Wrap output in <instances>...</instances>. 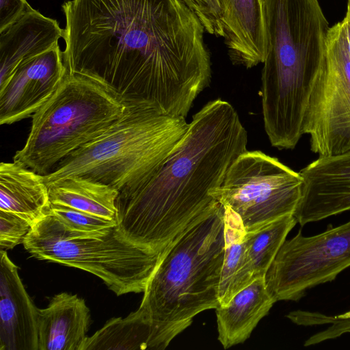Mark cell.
I'll list each match as a JSON object with an SVG mask.
<instances>
[{
	"instance_id": "obj_26",
	"label": "cell",
	"mask_w": 350,
	"mask_h": 350,
	"mask_svg": "<svg viewBox=\"0 0 350 350\" xmlns=\"http://www.w3.org/2000/svg\"><path fill=\"white\" fill-rule=\"evenodd\" d=\"M31 226L21 216L0 211V248L9 250L23 243Z\"/></svg>"
},
{
	"instance_id": "obj_10",
	"label": "cell",
	"mask_w": 350,
	"mask_h": 350,
	"mask_svg": "<svg viewBox=\"0 0 350 350\" xmlns=\"http://www.w3.org/2000/svg\"><path fill=\"white\" fill-rule=\"evenodd\" d=\"M350 267V221L310 237L301 232L284 242L267 271L275 300L297 301L316 286L331 282Z\"/></svg>"
},
{
	"instance_id": "obj_9",
	"label": "cell",
	"mask_w": 350,
	"mask_h": 350,
	"mask_svg": "<svg viewBox=\"0 0 350 350\" xmlns=\"http://www.w3.org/2000/svg\"><path fill=\"white\" fill-rule=\"evenodd\" d=\"M312 152L321 157L350 150V54L343 21L330 27L324 62L302 121Z\"/></svg>"
},
{
	"instance_id": "obj_22",
	"label": "cell",
	"mask_w": 350,
	"mask_h": 350,
	"mask_svg": "<svg viewBox=\"0 0 350 350\" xmlns=\"http://www.w3.org/2000/svg\"><path fill=\"white\" fill-rule=\"evenodd\" d=\"M297 224L293 215H287L246 232L247 251L256 279L265 276L287 235Z\"/></svg>"
},
{
	"instance_id": "obj_28",
	"label": "cell",
	"mask_w": 350,
	"mask_h": 350,
	"mask_svg": "<svg viewBox=\"0 0 350 350\" xmlns=\"http://www.w3.org/2000/svg\"><path fill=\"white\" fill-rule=\"evenodd\" d=\"M342 21L345 24L348 50L350 54V0H347L346 14Z\"/></svg>"
},
{
	"instance_id": "obj_25",
	"label": "cell",
	"mask_w": 350,
	"mask_h": 350,
	"mask_svg": "<svg viewBox=\"0 0 350 350\" xmlns=\"http://www.w3.org/2000/svg\"><path fill=\"white\" fill-rule=\"evenodd\" d=\"M197 15L205 31L224 38L223 9L220 0H183Z\"/></svg>"
},
{
	"instance_id": "obj_27",
	"label": "cell",
	"mask_w": 350,
	"mask_h": 350,
	"mask_svg": "<svg viewBox=\"0 0 350 350\" xmlns=\"http://www.w3.org/2000/svg\"><path fill=\"white\" fill-rule=\"evenodd\" d=\"M32 9L26 0H0V33Z\"/></svg>"
},
{
	"instance_id": "obj_7",
	"label": "cell",
	"mask_w": 350,
	"mask_h": 350,
	"mask_svg": "<svg viewBox=\"0 0 350 350\" xmlns=\"http://www.w3.org/2000/svg\"><path fill=\"white\" fill-rule=\"evenodd\" d=\"M23 244L37 259L95 275L117 295L144 292L163 252L129 242L116 226L100 237H79L50 213L31 227Z\"/></svg>"
},
{
	"instance_id": "obj_8",
	"label": "cell",
	"mask_w": 350,
	"mask_h": 350,
	"mask_svg": "<svg viewBox=\"0 0 350 350\" xmlns=\"http://www.w3.org/2000/svg\"><path fill=\"white\" fill-rule=\"evenodd\" d=\"M299 174L260 150H246L229 167L214 199L232 209L246 232L294 215L301 196Z\"/></svg>"
},
{
	"instance_id": "obj_5",
	"label": "cell",
	"mask_w": 350,
	"mask_h": 350,
	"mask_svg": "<svg viewBox=\"0 0 350 350\" xmlns=\"http://www.w3.org/2000/svg\"><path fill=\"white\" fill-rule=\"evenodd\" d=\"M126 108L108 88L67 72L55 92L32 115L26 142L13 161L47 175L68 156L102 135Z\"/></svg>"
},
{
	"instance_id": "obj_23",
	"label": "cell",
	"mask_w": 350,
	"mask_h": 350,
	"mask_svg": "<svg viewBox=\"0 0 350 350\" xmlns=\"http://www.w3.org/2000/svg\"><path fill=\"white\" fill-rule=\"evenodd\" d=\"M50 214L55 217L68 230L92 237H100L116 226L110 220L72 208L52 205Z\"/></svg>"
},
{
	"instance_id": "obj_12",
	"label": "cell",
	"mask_w": 350,
	"mask_h": 350,
	"mask_svg": "<svg viewBox=\"0 0 350 350\" xmlns=\"http://www.w3.org/2000/svg\"><path fill=\"white\" fill-rule=\"evenodd\" d=\"M299 174L301 196L293 215L301 226L350 210V150L319 156Z\"/></svg>"
},
{
	"instance_id": "obj_15",
	"label": "cell",
	"mask_w": 350,
	"mask_h": 350,
	"mask_svg": "<svg viewBox=\"0 0 350 350\" xmlns=\"http://www.w3.org/2000/svg\"><path fill=\"white\" fill-rule=\"evenodd\" d=\"M0 34L1 88L21 62L58 45L64 29L56 20L32 9Z\"/></svg>"
},
{
	"instance_id": "obj_16",
	"label": "cell",
	"mask_w": 350,
	"mask_h": 350,
	"mask_svg": "<svg viewBox=\"0 0 350 350\" xmlns=\"http://www.w3.org/2000/svg\"><path fill=\"white\" fill-rule=\"evenodd\" d=\"M90 321V310L77 295L61 293L38 308V350H80Z\"/></svg>"
},
{
	"instance_id": "obj_19",
	"label": "cell",
	"mask_w": 350,
	"mask_h": 350,
	"mask_svg": "<svg viewBox=\"0 0 350 350\" xmlns=\"http://www.w3.org/2000/svg\"><path fill=\"white\" fill-rule=\"evenodd\" d=\"M176 334L156 326L140 307L124 318H112L91 336L80 350L165 349Z\"/></svg>"
},
{
	"instance_id": "obj_17",
	"label": "cell",
	"mask_w": 350,
	"mask_h": 350,
	"mask_svg": "<svg viewBox=\"0 0 350 350\" xmlns=\"http://www.w3.org/2000/svg\"><path fill=\"white\" fill-rule=\"evenodd\" d=\"M265 277L254 280L215 309L218 340L226 349L244 342L275 303Z\"/></svg>"
},
{
	"instance_id": "obj_2",
	"label": "cell",
	"mask_w": 350,
	"mask_h": 350,
	"mask_svg": "<svg viewBox=\"0 0 350 350\" xmlns=\"http://www.w3.org/2000/svg\"><path fill=\"white\" fill-rule=\"evenodd\" d=\"M247 133L228 101L208 102L161 169L143 185L118 195L116 228L127 241L162 252L191 221L218 202L232 162L247 150Z\"/></svg>"
},
{
	"instance_id": "obj_14",
	"label": "cell",
	"mask_w": 350,
	"mask_h": 350,
	"mask_svg": "<svg viewBox=\"0 0 350 350\" xmlns=\"http://www.w3.org/2000/svg\"><path fill=\"white\" fill-rule=\"evenodd\" d=\"M224 42L231 62L246 68L263 63L267 53L264 0H220Z\"/></svg>"
},
{
	"instance_id": "obj_13",
	"label": "cell",
	"mask_w": 350,
	"mask_h": 350,
	"mask_svg": "<svg viewBox=\"0 0 350 350\" xmlns=\"http://www.w3.org/2000/svg\"><path fill=\"white\" fill-rule=\"evenodd\" d=\"M0 257V350H38V308L5 250Z\"/></svg>"
},
{
	"instance_id": "obj_24",
	"label": "cell",
	"mask_w": 350,
	"mask_h": 350,
	"mask_svg": "<svg viewBox=\"0 0 350 350\" xmlns=\"http://www.w3.org/2000/svg\"><path fill=\"white\" fill-rule=\"evenodd\" d=\"M287 317L298 325L330 324L325 330L310 337L304 343L306 347L336 338L345 333H350V310L334 317L326 316L320 313L295 311L289 313Z\"/></svg>"
},
{
	"instance_id": "obj_6",
	"label": "cell",
	"mask_w": 350,
	"mask_h": 350,
	"mask_svg": "<svg viewBox=\"0 0 350 350\" xmlns=\"http://www.w3.org/2000/svg\"><path fill=\"white\" fill-rule=\"evenodd\" d=\"M261 89L285 105L305 103L325 58L330 29L319 0H264Z\"/></svg>"
},
{
	"instance_id": "obj_11",
	"label": "cell",
	"mask_w": 350,
	"mask_h": 350,
	"mask_svg": "<svg viewBox=\"0 0 350 350\" xmlns=\"http://www.w3.org/2000/svg\"><path fill=\"white\" fill-rule=\"evenodd\" d=\"M66 75L59 44L21 62L0 88V124H11L32 116Z\"/></svg>"
},
{
	"instance_id": "obj_4",
	"label": "cell",
	"mask_w": 350,
	"mask_h": 350,
	"mask_svg": "<svg viewBox=\"0 0 350 350\" xmlns=\"http://www.w3.org/2000/svg\"><path fill=\"white\" fill-rule=\"evenodd\" d=\"M122 116L102 135L43 176L48 185L77 176L108 185L125 194L157 173L185 135V118L148 104H126Z\"/></svg>"
},
{
	"instance_id": "obj_21",
	"label": "cell",
	"mask_w": 350,
	"mask_h": 350,
	"mask_svg": "<svg viewBox=\"0 0 350 350\" xmlns=\"http://www.w3.org/2000/svg\"><path fill=\"white\" fill-rule=\"evenodd\" d=\"M52 205H59L116 220L119 191L106 184L72 176L47 185Z\"/></svg>"
},
{
	"instance_id": "obj_18",
	"label": "cell",
	"mask_w": 350,
	"mask_h": 350,
	"mask_svg": "<svg viewBox=\"0 0 350 350\" xmlns=\"http://www.w3.org/2000/svg\"><path fill=\"white\" fill-rule=\"evenodd\" d=\"M49 187L38 174L22 163L0 164V211L15 213L32 226L50 213Z\"/></svg>"
},
{
	"instance_id": "obj_20",
	"label": "cell",
	"mask_w": 350,
	"mask_h": 350,
	"mask_svg": "<svg viewBox=\"0 0 350 350\" xmlns=\"http://www.w3.org/2000/svg\"><path fill=\"white\" fill-rule=\"evenodd\" d=\"M224 207L225 251L218 295L221 306L256 280L247 251L246 231L239 216L229 207Z\"/></svg>"
},
{
	"instance_id": "obj_1",
	"label": "cell",
	"mask_w": 350,
	"mask_h": 350,
	"mask_svg": "<svg viewBox=\"0 0 350 350\" xmlns=\"http://www.w3.org/2000/svg\"><path fill=\"white\" fill-rule=\"evenodd\" d=\"M67 72L92 79L126 104L186 118L211 83L204 27L183 0H66Z\"/></svg>"
},
{
	"instance_id": "obj_3",
	"label": "cell",
	"mask_w": 350,
	"mask_h": 350,
	"mask_svg": "<svg viewBox=\"0 0 350 350\" xmlns=\"http://www.w3.org/2000/svg\"><path fill=\"white\" fill-rule=\"evenodd\" d=\"M224 251V207L217 202L163 251L139 307L156 326L179 334L198 313L219 306Z\"/></svg>"
}]
</instances>
